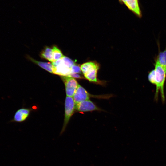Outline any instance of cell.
I'll use <instances>...</instances> for the list:
<instances>
[{
  "label": "cell",
  "mask_w": 166,
  "mask_h": 166,
  "mask_svg": "<svg viewBox=\"0 0 166 166\" xmlns=\"http://www.w3.org/2000/svg\"><path fill=\"white\" fill-rule=\"evenodd\" d=\"M155 61L154 69L149 72L148 79L150 83L156 86L155 100H158V94L160 92L162 101L164 102L165 100L164 85L166 79V70Z\"/></svg>",
  "instance_id": "6da1fadb"
},
{
  "label": "cell",
  "mask_w": 166,
  "mask_h": 166,
  "mask_svg": "<svg viewBox=\"0 0 166 166\" xmlns=\"http://www.w3.org/2000/svg\"><path fill=\"white\" fill-rule=\"evenodd\" d=\"M81 71L85 77L91 82H97V73L99 68V64L95 61H89L82 64L80 67Z\"/></svg>",
  "instance_id": "7a4b0ae2"
},
{
  "label": "cell",
  "mask_w": 166,
  "mask_h": 166,
  "mask_svg": "<svg viewBox=\"0 0 166 166\" xmlns=\"http://www.w3.org/2000/svg\"><path fill=\"white\" fill-rule=\"evenodd\" d=\"M76 104L72 97L67 96L65 101V119L63 128L61 134L64 131L75 109Z\"/></svg>",
  "instance_id": "3957f363"
},
{
  "label": "cell",
  "mask_w": 166,
  "mask_h": 166,
  "mask_svg": "<svg viewBox=\"0 0 166 166\" xmlns=\"http://www.w3.org/2000/svg\"><path fill=\"white\" fill-rule=\"evenodd\" d=\"M62 79L65 84L67 96H73L78 84L74 78L68 76H62Z\"/></svg>",
  "instance_id": "277c9868"
},
{
  "label": "cell",
  "mask_w": 166,
  "mask_h": 166,
  "mask_svg": "<svg viewBox=\"0 0 166 166\" xmlns=\"http://www.w3.org/2000/svg\"><path fill=\"white\" fill-rule=\"evenodd\" d=\"M52 64L53 67V73L62 76H69L72 73L71 68L66 67L61 59L52 62Z\"/></svg>",
  "instance_id": "5b68a950"
},
{
  "label": "cell",
  "mask_w": 166,
  "mask_h": 166,
  "mask_svg": "<svg viewBox=\"0 0 166 166\" xmlns=\"http://www.w3.org/2000/svg\"><path fill=\"white\" fill-rule=\"evenodd\" d=\"M75 109L81 112H85L99 109L94 103L89 100L84 101L76 104Z\"/></svg>",
  "instance_id": "8992f818"
},
{
  "label": "cell",
  "mask_w": 166,
  "mask_h": 166,
  "mask_svg": "<svg viewBox=\"0 0 166 166\" xmlns=\"http://www.w3.org/2000/svg\"><path fill=\"white\" fill-rule=\"evenodd\" d=\"M91 95L83 87L79 84L73 96V98L75 103L89 100Z\"/></svg>",
  "instance_id": "52a82bcc"
},
{
  "label": "cell",
  "mask_w": 166,
  "mask_h": 166,
  "mask_svg": "<svg viewBox=\"0 0 166 166\" xmlns=\"http://www.w3.org/2000/svg\"><path fill=\"white\" fill-rule=\"evenodd\" d=\"M29 110L27 109L22 108L18 110L15 113L13 118L9 122H21L24 121L28 117Z\"/></svg>",
  "instance_id": "ba28073f"
},
{
  "label": "cell",
  "mask_w": 166,
  "mask_h": 166,
  "mask_svg": "<svg viewBox=\"0 0 166 166\" xmlns=\"http://www.w3.org/2000/svg\"><path fill=\"white\" fill-rule=\"evenodd\" d=\"M125 4L131 10L139 17H141L142 14L140 9L138 0H128Z\"/></svg>",
  "instance_id": "9c48e42d"
},
{
  "label": "cell",
  "mask_w": 166,
  "mask_h": 166,
  "mask_svg": "<svg viewBox=\"0 0 166 166\" xmlns=\"http://www.w3.org/2000/svg\"><path fill=\"white\" fill-rule=\"evenodd\" d=\"M155 60L166 70V48L163 51H161L159 50Z\"/></svg>",
  "instance_id": "30bf717a"
},
{
  "label": "cell",
  "mask_w": 166,
  "mask_h": 166,
  "mask_svg": "<svg viewBox=\"0 0 166 166\" xmlns=\"http://www.w3.org/2000/svg\"><path fill=\"white\" fill-rule=\"evenodd\" d=\"M30 59L33 62L38 65L49 72L53 73V67L52 64L49 62H44L37 61L32 58L29 57Z\"/></svg>",
  "instance_id": "8fae6325"
},
{
  "label": "cell",
  "mask_w": 166,
  "mask_h": 166,
  "mask_svg": "<svg viewBox=\"0 0 166 166\" xmlns=\"http://www.w3.org/2000/svg\"><path fill=\"white\" fill-rule=\"evenodd\" d=\"M41 57L51 62H53L52 57V48L49 47H46L41 53Z\"/></svg>",
  "instance_id": "7c38bea8"
},
{
  "label": "cell",
  "mask_w": 166,
  "mask_h": 166,
  "mask_svg": "<svg viewBox=\"0 0 166 166\" xmlns=\"http://www.w3.org/2000/svg\"><path fill=\"white\" fill-rule=\"evenodd\" d=\"M52 53L53 62L61 59L64 56L61 51L55 46L53 47Z\"/></svg>",
  "instance_id": "4fadbf2b"
},
{
  "label": "cell",
  "mask_w": 166,
  "mask_h": 166,
  "mask_svg": "<svg viewBox=\"0 0 166 166\" xmlns=\"http://www.w3.org/2000/svg\"><path fill=\"white\" fill-rule=\"evenodd\" d=\"M61 59L63 64L68 68H71L75 64L72 60L66 56H64Z\"/></svg>",
  "instance_id": "5bb4252c"
},
{
  "label": "cell",
  "mask_w": 166,
  "mask_h": 166,
  "mask_svg": "<svg viewBox=\"0 0 166 166\" xmlns=\"http://www.w3.org/2000/svg\"><path fill=\"white\" fill-rule=\"evenodd\" d=\"M71 69L72 73H79L81 71L80 67L75 64L72 67Z\"/></svg>",
  "instance_id": "9a60e30c"
},
{
  "label": "cell",
  "mask_w": 166,
  "mask_h": 166,
  "mask_svg": "<svg viewBox=\"0 0 166 166\" xmlns=\"http://www.w3.org/2000/svg\"><path fill=\"white\" fill-rule=\"evenodd\" d=\"M74 78H82V77L78 73H71L69 76Z\"/></svg>",
  "instance_id": "2e32d148"
},
{
  "label": "cell",
  "mask_w": 166,
  "mask_h": 166,
  "mask_svg": "<svg viewBox=\"0 0 166 166\" xmlns=\"http://www.w3.org/2000/svg\"><path fill=\"white\" fill-rule=\"evenodd\" d=\"M124 4L128 0H121Z\"/></svg>",
  "instance_id": "e0dca14e"
}]
</instances>
